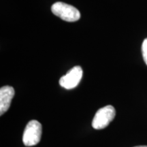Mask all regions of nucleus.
Returning a JSON list of instances; mask_svg holds the SVG:
<instances>
[{
	"label": "nucleus",
	"mask_w": 147,
	"mask_h": 147,
	"mask_svg": "<svg viewBox=\"0 0 147 147\" xmlns=\"http://www.w3.org/2000/svg\"><path fill=\"white\" fill-rule=\"evenodd\" d=\"M51 11L55 16L67 22H75L80 18V13L78 9L63 2H56L51 7Z\"/></svg>",
	"instance_id": "nucleus-1"
},
{
	"label": "nucleus",
	"mask_w": 147,
	"mask_h": 147,
	"mask_svg": "<svg viewBox=\"0 0 147 147\" xmlns=\"http://www.w3.org/2000/svg\"><path fill=\"white\" fill-rule=\"evenodd\" d=\"M116 115V110L113 106H106L97 110L92 121V127L95 129H102L106 127Z\"/></svg>",
	"instance_id": "nucleus-2"
},
{
	"label": "nucleus",
	"mask_w": 147,
	"mask_h": 147,
	"mask_svg": "<svg viewBox=\"0 0 147 147\" xmlns=\"http://www.w3.org/2000/svg\"><path fill=\"white\" fill-rule=\"evenodd\" d=\"M42 136V125L36 120L30 121L24 130L23 144L27 146H35L38 144Z\"/></svg>",
	"instance_id": "nucleus-3"
},
{
	"label": "nucleus",
	"mask_w": 147,
	"mask_h": 147,
	"mask_svg": "<svg viewBox=\"0 0 147 147\" xmlns=\"http://www.w3.org/2000/svg\"><path fill=\"white\" fill-rule=\"evenodd\" d=\"M82 74V67L80 66H75L60 78L59 84L65 89H72L80 83Z\"/></svg>",
	"instance_id": "nucleus-4"
},
{
	"label": "nucleus",
	"mask_w": 147,
	"mask_h": 147,
	"mask_svg": "<svg viewBox=\"0 0 147 147\" xmlns=\"http://www.w3.org/2000/svg\"><path fill=\"white\" fill-rule=\"evenodd\" d=\"M14 95V89L11 86H3L0 89V115H3L10 108Z\"/></svg>",
	"instance_id": "nucleus-5"
},
{
	"label": "nucleus",
	"mask_w": 147,
	"mask_h": 147,
	"mask_svg": "<svg viewBox=\"0 0 147 147\" xmlns=\"http://www.w3.org/2000/svg\"><path fill=\"white\" fill-rule=\"evenodd\" d=\"M142 53L145 63L147 65V38L143 41L142 45Z\"/></svg>",
	"instance_id": "nucleus-6"
},
{
	"label": "nucleus",
	"mask_w": 147,
	"mask_h": 147,
	"mask_svg": "<svg viewBox=\"0 0 147 147\" xmlns=\"http://www.w3.org/2000/svg\"><path fill=\"white\" fill-rule=\"evenodd\" d=\"M134 147H147V146H134Z\"/></svg>",
	"instance_id": "nucleus-7"
}]
</instances>
